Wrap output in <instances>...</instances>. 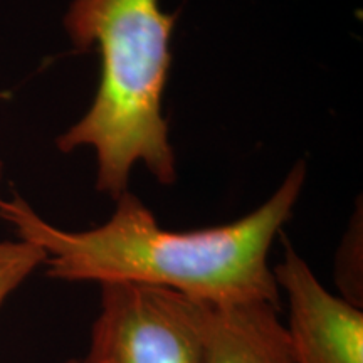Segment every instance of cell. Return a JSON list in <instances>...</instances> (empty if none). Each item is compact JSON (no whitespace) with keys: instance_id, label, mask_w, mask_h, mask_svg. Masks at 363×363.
Listing matches in <instances>:
<instances>
[{"instance_id":"4","label":"cell","mask_w":363,"mask_h":363,"mask_svg":"<svg viewBox=\"0 0 363 363\" xmlns=\"http://www.w3.org/2000/svg\"><path fill=\"white\" fill-rule=\"evenodd\" d=\"M272 274L288 294L286 330L296 363H363L362 308L331 294L286 239Z\"/></svg>"},{"instance_id":"5","label":"cell","mask_w":363,"mask_h":363,"mask_svg":"<svg viewBox=\"0 0 363 363\" xmlns=\"http://www.w3.org/2000/svg\"><path fill=\"white\" fill-rule=\"evenodd\" d=\"M202 342V363H296L272 303H203Z\"/></svg>"},{"instance_id":"3","label":"cell","mask_w":363,"mask_h":363,"mask_svg":"<svg viewBox=\"0 0 363 363\" xmlns=\"http://www.w3.org/2000/svg\"><path fill=\"white\" fill-rule=\"evenodd\" d=\"M99 286V313L78 363H202V301L155 286Z\"/></svg>"},{"instance_id":"6","label":"cell","mask_w":363,"mask_h":363,"mask_svg":"<svg viewBox=\"0 0 363 363\" xmlns=\"http://www.w3.org/2000/svg\"><path fill=\"white\" fill-rule=\"evenodd\" d=\"M45 262V252L27 240H0V306Z\"/></svg>"},{"instance_id":"7","label":"cell","mask_w":363,"mask_h":363,"mask_svg":"<svg viewBox=\"0 0 363 363\" xmlns=\"http://www.w3.org/2000/svg\"><path fill=\"white\" fill-rule=\"evenodd\" d=\"M62 363H78V360H66V362H62Z\"/></svg>"},{"instance_id":"1","label":"cell","mask_w":363,"mask_h":363,"mask_svg":"<svg viewBox=\"0 0 363 363\" xmlns=\"http://www.w3.org/2000/svg\"><path fill=\"white\" fill-rule=\"evenodd\" d=\"M305 179L306 163L299 160L251 214L182 233L163 229L130 190L115 199V212L104 224L79 233L52 225L17 194L0 201V217L19 239L43 249L54 279L155 286L211 305L266 301L279 306L281 289L267 257L291 219Z\"/></svg>"},{"instance_id":"8","label":"cell","mask_w":363,"mask_h":363,"mask_svg":"<svg viewBox=\"0 0 363 363\" xmlns=\"http://www.w3.org/2000/svg\"><path fill=\"white\" fill-rule=\"evenodd\" d=\"M0 177H2V163H0ZM2 201V199H0Z\"/></svg>"},{"instance_id":"2","label":"cell","mask_w":363,"mask_h":363,"mask_svg":"<svg viewBox=\"0 0 363 363\" xmlns=\"http://www.w3.org/2000/svg\"><path fill=\"white\" fill-rule=\"evenodd\" d=\"M177 16L163 12L158 0H72L65 16L72 45L98 49L101 72L89 110L59 136L57 148L66 153L93 148L96 189L113 199L128 190L136 163H143L158 184L177 180L169 121L162 111Z\"/></svg>"}]
</instances>
